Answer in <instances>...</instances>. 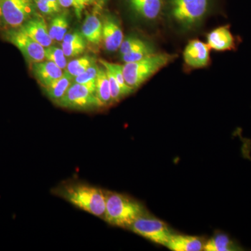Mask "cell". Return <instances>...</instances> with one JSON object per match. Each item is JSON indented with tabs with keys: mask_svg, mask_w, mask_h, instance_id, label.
Listing matches in <instances>:
<instances>
[{
	"mask_svg": "<svg viewBox=\"0 0 251 251\" xmlns=\"http://www.w3.org/2000/svg\"><path fill=\"white\" fill-rule=\"evenodd\" d=\"M52 192L81 210L104 221L106 196L105 191L101 188L80 181H67L54 188Z\"/></svg>",
	"mask_w": 251,
	"mask_h": 251,
	"instance_id": "6da1fadb",
	"label": "cell"
},
{
	"mask_svg": "<svg viewBox=\"0 0 251 251\" xmlns=\"http://www.w3.org/2000/svg\"><path fill=\"white\" fill-rule=\"evenodd\" d=\"M105 196L104 221L111 226L129 229L135 220L146 213L143 204L125 194L105 191Z\"/></svg>",
	"mask_w": 251,
	"mask_h": 251,
	"instance_id": "7a4b0ae2",
	"label": "cell"
},
{
	"mask_svg": "<svg viewBox=\"0 0 251 251\" xmlns=\"http://www.w3.org/2000/svg\"><path fill=\"white\" fill-rule=\"evenodd\" d=\"M176 56L168 53H153L138 62L125 63L123 74L126 82L133 90L139 88L158 71L173 62Z\"/></svg>",
	"mask_w": 251,
	"mask_h": 251,
	"instance_id": "3957f363",
	"label": "cell"
},
{
	"mask_svg": "<svg viewBox=\"0 0 251 251\" xmlns=\"http://www.w3.org/2000/svg\"><path fill=\"white\" fill-rule=\"evenodd\" d=\"M209 6L210 0H171V15L180 27L190 30L202 22Z\"/></svg>",
	"mask_w": 251,
	"mask_h": 251,
	"instance_id": "277c9868",
	"label": "cell"
},
{
	"mask_svg": "<svg viewBox=\"0 0 251 251\" xmlns=\"http://www.w3.org/2000/svg\"><path fill=\"white\" fill-rule=\"evenodd\" d=\"M96 80L85 84L73 82L57 105L62 108L79 111H90L100 108L96 96Z\"/></svg>",
	"mask_w": 251,
	"mask_h": 251,
	"instance_id": "5b68a950",
	"label": "cell"
},
{
	"mask_svg": "<svg viewBox=\"0 0 251 251\" xmlns=\"http://www.w3.org/2000/svg\"><path fill=\"white\" fill-rule=\"evenodd\" d=\"M129 229L151 242L163 246H166L173 234L163 221L146 213L135 220Z\"/></svg>",
	"mask_w": 251,
	"mask_h": 251,
	"instance_id": "8992f818",
	"label": "cell"
},
{
	"mask_svg": "<svg viewBox=\"0 0 251 251\" xmlns=\"http://www.w3.org/2000/svg\"><path fill=\"white\" fill-rule=\"evenodd\" d=\"M34 11L32 0H0V18L11 29L21 27Z\"/></svg>",
	"mask_w": 251,
	"mask_h": 251,
	"instance_id": "52a82bcc",
	"label": "cell"
},
{
	"mask_svg": "<svg viewBox=\"0 0 251 251\" xmlns=\"http://www.w3.org/2000/svg\"><path fill=\"white\" fill-rule=\"evenodd\" d=\"M5 38L16 46L28 62H40L46 59L45 48L36 42L20 28L10 29L5 34Z\"/></svg>",
	"mask_w": 251,
	"mask_h": 251,
	"instance_id": "ba28073f",
	"label": "cell"
},
{
	"mask_svg": "<svg viewBox=\"0 0 251 251\" xmlns=\"http://www.w3.org/2000/svg\"><path fill=\"white\" fill-rule=\"evenodd\" d=\"M184 59L186 64L193 69L206 67L210 60V48L198 39L190 41L184 49Z\"/></svg>",
	"mask_w": 251,
	"mask_h": 251,
	"instance_id": "9c48e42d",
	"label": "cell"
},
{
	"mask_svg": "<svg viewBox=\"0 0 251 251\" xmlns=\"http://www.w3.org/2000/svg\"><path fill=\"white\" fill-rule=\"evenodd\" d=\"M206 40L209 48L218 52L234 50L238 44L237 37L231 32L229 25L221 26L211 31L207 34Z\"/></svg>",
	"mask_w": 251,
	"mask_h": 251,
	"instance_id": "30bf717a",
	"label": "cell"
},
{
	"mask_svg": "<svg viewBox=\"0 0 251 251\" xmlns=\"http://www.w3.org/2000/svg\"><path fill=\"white\" fill-rule=\"evenodd\" d=\"M124 40L123 31L120 23L115 18H106L103 23L102 41L104 47L108 52H116L120 49Z\"/></svg>",
	"mask_w": 251,
	"mask_h": 251,
	"instance_id": "8fae6325",
	"label": "cell"
},
{
	"mask_svg": "<svg viewBox=\"0 0 251 251\" xmlns=\"http://www.w3.org/2000/svg\"><path fill=\"white\" fill-rule=\"evenodd\" d=\"M19 28L45 49L52 45L53 40L50 36L49 28L44 20H29Z\"/></svg>",
	"mask_w": 251,
	"mask_h": 251,
	"instance_id": "7c38bea8",
	"label": "cell"
},
{
	"mask_svg": "<svg viewBox=\"0 0 251 251\" xmlns=\"http://www.w3.org/2000/svg\"><path fill=\"white\" fill-rule=\"evenodd\" d=\"M32 71L34 76L44 87L64 74L62 69L49 60L34 63L32 64Z\"/></svg>",
	"mask_w": 251,
	"mask_h": 251,
	"instance_id": "4fadbf2b",
	"label": "cell"
},
{
	"mask_svg": "<svg viewBox=\"0 0 251 251\" xmlns=\"http://www.w3.org/2000/svg\"><path fill=\"white\" fill-rule=\"evenodd\" d=\"M204 244L200 237L173 234L166 247L174 251H200L204 250Z\"/></svg>",
	"mask_w": 251,
	"mask_h": 251,
	"instance_id": "5bb4252c",
	"label": "cell"
},
{
	"mask_svg": "<svg viewBox=\"0 0 251 251\" xmlns=\"http://www.w3.org/2000/svg\"><path fill=\"white\" fill-rule=\"evenodd\" d=\"M129 4L132 10L140 17L153 21L161 14L163 0H129Z\"/></svg>",
	"mask_w": 251,
	"mask_h": 251,
	"instance_id": "9a60e30c",
	"label": "cell"
},
{
	"mask_svg": "<svg viewBox=\"0 0 251 251\" xmlns=\"http://www.w3.org/2000/svg\"><path fill=\"white\" fill-rule=\"evenodd\" d=\"M81 33L86 41L98 45L102 41L103 23L96 15H88L82 25Z\"/></svg>",
	"mask_w": 251,
	"mask_h": 251,
	"instance_id": "2e32d148",
	"label": "cell"
},
{
	"mask_svg": "<svg viewBox=\"0 0 251 251\" xmlns=\"http://www.w3.org/2000/svg\"><path fill=\"white\" fill-rule=\"evenodd\" d=\"M86 40L79 31L66 34L62 41V49L66 57H74L85 52Z\"/></svg>",
	"mask_w": 251,
	"mask_h": 251,
	"instance_id": "e0dca14e",
	"label": "cell"
},
{
	"mask_svg": "<svg viewBox=\"0 0 251 251\" xmlns=\"http://www.w3.org/2000/svg\"><path fill=\"white\" fill-rule=\"evenodd\" d=\"M95 90L100 108H105L113 103L108 75L104 67L99 68L98 75L96 79Z\"/></svg>",
	"mask_w": 251,
	"mask_h": 251,
	"instance_id": "ac0fdd59",
	"label": "cell"
},
{
	"mask_svg": "<svg viewBox=\"0 0 251 251\" xmlns=\"http://www.w3.org/2000/svg\"><path fill=\"white\" fill-rule=\"evenodd\" d=\"M73 82L74 77L71 76L67 72H64L62 76L44 87L46 95L52 102L57 103L64 97Z\"/></svg>",
	"mask_w": 251,
	"mask_h": 251,
	"instance_id": "d6986e66",
	"label": "cell"
},
{
	"mask_svg": "<svg viewBox=\"0 0 251 251\" xmlns=\"http://www.w3.org/2000/svg\"><path fill=\"white\" fill-rule=\"evenodd\" d=\"M238 247L227 234L218 233L211 237L204 244V251H237Z\"/></svg>",
	"mask_w": 251,
	"mask_h": 251,
	"instance_id": "ffe728a7",
	"label": "cell"
},
{
	"mask_svg": "<svg viewBox=\"0 0 251 251\" xmlns=\"http://www.w3.org/2000/svg\"><path fill=\"white\" fill-rule=\"evenodd\" d=\"M69 25V21L67 16L64 15L56 16L51 22L49 29L51 39L59 42L62 41L64 36L67 34Z\"/></svg>",
	"mask_w": 251,
	"mask_h": 251,
	"instance_id": "44dd1931",
	"label": "cell"
},
{
	"mask_svg": "<svg viewBox=\"0 0 251 251\" xmlns=\"http://www.w3.org/2000/svg\"><path fill=\"white\" fill-rule=\"evenodd\" d=\"M95 64L94 59L90 56H84L79 58L74 59L68 63L66 68L67 72L72 77L78 76L80 74H83L91 66Z\"/></svg>",
	"mask_w": 251,
	"mask_h": 251,
	"instance_id": "7402d4cb",
	"label": "cell"
},
{
	"mask_svg": "<svg viewBox=\"0 0 251 251\" xmlns=\"http://www.w3.org/2000/svg\"><path fill=\"white\" fill-rule=\"evenodd\" d=\"M100 62L101 63L102 65L103 66V67L110 70L112 74H113L117 82L120 84L125 97L126 96L129 95L130 94L133 93L134 92V90L130 88V87H128L126 82L123 74V66L114 64V63L108 62L105 60H100Z\"/></svg>",
	"mask_w": 251,
	"mask_h": 251,
	"instance_id": "603a6c76",
	"label": "cell"
},
{
	"mask_svg": "<svg viewBox=\"0 0 251 251\" xmlns=\"http://www.w3.org/2000/svg\"><path fill=\"white\" fill-rule=\"evenodd\" d=\"M151 44L148 43V41H144L136 36H128L126 39H124L119 50H120V54L123 55V54L128 53L132 51L144 49V48L148 47Z\"/></svg>",
	"mask_w": 251,
	"mask_h": 251,
	"instance_id": "cb8c5ba5",
	"label": "cell"
},
{
	"mask_svg": "<svg viewBox=\"0 0 251 251\" xmlns=\"http://www.w3.org/2000/svg\"><path fill=\"white\" fill-rule=\"evenodd\" d=\"M45 57L47 60L54 63L62 70L67 67V60L62 49L54 46H49L45 49Z\"/></svg>",
	"mask_w": 251,
	"mask_h": 251,
	"instance_id": "d4e9b609",
	"label": "cell"
},
{
	"mask_svg": "<svg viewBox=\"0 0 251 251\" xmlns=\"http://www.w3.org/2000/svg\"><path fill=\"white\" fill-rule=\"evenodd\" d=\"M155 49L152 45L148 46L136 50L132 51L123 55H121L122 60L125 63L135 62L138 61L142 60L145 57L155 53Z\"/></svg>",
	"mask_w": 251,
	"mask_h": 251,
	"instance_id": "484cf974",
	"label": "cell"
},
{
	"mask_svg": "<svg viewBox=\"0 0 251 251\" xmlns=\"http://www.w3.org/2000/svg\"><path fill=\"white\" fill-rule=\"evenodd\" d=\"M105 70H106L107 75H108L109 80V83H110L112 101H113V103H117L119 100H121L123 97H125V94H124L123 91H122L120 84L117 82L116 78L114 76L112 72L107 69H105Z\"/></svg>",
	"mask_w": 251,
	"mask_h": 251,
	"instance_id": "4316f807",
	"label": "cell"
},
{
	"mask_svg": "<svg viewBox=\"0 0 251 251\" xmlns=\"http://www.w3.org/2000/svg\"><path fill=\"white\" fill-rule=\"evenodd\" d=\"M99 70L98 66L94 64L88 68L83 74L74 77V82H76V83L85 84L90 82V81L95 80L98 75Z\"/></svg>",
	"mask_w": 251,
	"mask_h": 251,
	"instance_id": "83f0119b",
	"label": "cell"
},
{
	"mask_svg": "<svg viewBox=\"0 0 251 251\" xmlns=\"http://www.w3.org/2000/svg\"><path fill=\"white\" fill-rule=\"evenodd\" d=\"M95 1L96 0H74L73 1V6L75 9L77 17L80 19L82 10L85 9L86 6L93 4Z\"/></svg>",
	"mask_w": 251,
	"mask_h": 251,
	"instance_id": "f1b7e54d",
	"label": "cell"
},
{
	"mask_svg": "<svg viewBox=\"0 0 251 251\" xmlns=\"http://www.w3.org/2000/svg\"><path fill=\"white\" fill-rule=\"evenodd\" d=\"M36 7L39 9L41 12L46 15H52L54 14V11L49 4H46L44 0H34Z\"/></svg>",
	"mask_w": 251,
	"mask_h": 251,
	"instance_id": "f546056e",
	"label": "cell"
},
{
	"mask_svg": "<svg viewBox=\"0 0 251 251\" xmlns=\"http://www.w3.org/2000/svg\"><path fill=\"white\" fill-rule=\"evenodd\" d=\"M44 1L54 10V12H59V6H60V5H59L57 0H44Z\"/></svg>",
	"mask_w": 251,
	"mask_h": 251,
	"instance_id": "4dcf8cb0",
	"label": "cell"
},
{
	"mask_svg": "<svg viewBox=\"0 0 251 251\" xmlns=\"http://www.w3.org/2000/svg\"><path fill=\"white\" fill-rule=\"evenodd\" d=\"M59 5L64 8H69L73 6V1L74 0H57Z\"/></svg>",
	"mask_w": 251,
	"mask_h": 251,
	"instance_id": "1f68e13d",
	"label": "cell"
},
{
	"mask_svg": "<svg viewBox=\"0 0 251 251\" xmlns=\"http://www.w3.org/2000/svg\"><path fill=\"white\" fill-rule=\"evenodd\" d=\"M99 1H101V2H104V1H106V0H99Z\"/></svg>",
	"mask_w": 251,
	"mask_h": 251,
	"instance_id": "d6a6232c",
	"label": "cell"
}]
</instances>
